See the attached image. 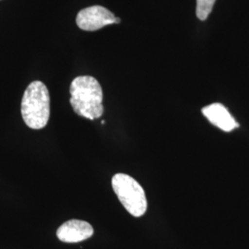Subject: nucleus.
<instances>
[{
    "label": "nucleus",
    "mask_w": 249,
    "mask_h": 249,
    "mask_svg": "<svg viewBox=\"0 0 249 249\" xmlns=\"http://www.w3.org/2000/svg\"><path fill=\"white\" fill-rule=\"evenodd\" d=\"M216 0H196V13L200 20H205L211 14Z\"/></svg>",
    "instance_id": "obj_7"
},
{
    "label": "nucleus",
    "mask_w": 249,
    "mask_h": 249,
    "mask_svg": "<svg viewBox=\"0 0 249 249\" xmlns=\"http://www.w3.org/2000/svg\"><path fill=\"white\" fill-rule=\"evenodd\" d=\"M21 116L33 129L44 128L50 116V95L42 81H33L25 89L21 101Z\"/></svg>",
    "instance_id": "obj_2"
},
{
    "label": "nucleus",
    "mask_w": 249,
    "mask_h": 249,
    "mask_svg": "<svg viewBox=\"0 0 249 249\" xmlns=\"http://www.w3.org/2000/svg\"><path fill=\"white\" fill-rule=\"evenodd\" d=\"M71 105L76 114L89 120L104 114L103 89L98 80L90 76H80L72 80Z\"/></svg>",
    "instance_id": "obj_1"
},
{
    "label": "nucleus",
    "mask_w": 249,
    "mask_h": 249,
    "mask_svg": "<svg viewBox=\"0 0 249 249\" xmlns=\"http://www.w3.org/2000/svg\"><path fill=\"white\" fill-rule=\"evenodd\" d=\"M202 114L214 125L225 132H230L238 127V124L231 116L227 108L222 104H213L202 109Z\"/></svg>",
    "instance_id": "obj_6"
},
{
    "label": "nucleus",
    "mask_w": 249,
    "mask_h": 249,
    "mask_svg": "<svg viewBox=\"0 0 249 249\" xmlns=\"http://www.w3.org/2000/svg\"><path fill=\"white\" fill-rule=\"evenodd\" d=\"M93 234L92 226L87 222L80 220H71L57 229L58 239L65 243H79L87 240Z\"/></svg>",
    "instance_id": "obj_5"
},
{
    "label": "nucleus",
    "mask_w": 249,
    "mask_h": 249,
    "mask_svg": "<svg viewBox=\"0 0 249 249\" xmlns=\"http://www.w3.org/2000/svg\"><path fill=\"white\" fill-rule=\"evenodd\" d=\"M78 27L88 32L98 31L110 24L119 23L120 18H116L110 10L102 6H91L80 10L77 15Z\"/></svg>",
    "instance_id": "obj_4"
},
{
    "label": "nucleus",
    "mask_w": 249,
    "mask_h": 249,
    "mask_svg": "<svg viewBox=\"0 0 249 249\" xmlns=\"http://www.w3.org/2000/svg\"><path fill=\"white\" fill-rule=\"evenodd\" d=\"M112 187L124 209L134 217H142L147 211V198L142 187L133 178L116 174L112 178Z\"/></svg>",
    "instance_id": "obj_3"
}]
</instances>
